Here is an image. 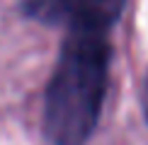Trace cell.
I'll return each instance as SVG.
<instances>
[{
  "instance_id": "obj_1",
  "label": "cell",
  "mask_w": 148,
  "mask_h": 145,
  "mask_svg": "<svg viewBox=\"0 0 148 145\" xmlns=\"http://www.w3.org/2000/svg\"><path fill=\"white\" fill-rule=\"evenodd\" d=\"M107 36L66 34L44 97V133L51 145H85L102 114L109 77Z\"/></svg>"
},
{
  "instance_id": "obj_2",
  "label": "cell",
  "mask_w": 148,
  "mask_h": 145,
  "mask_svg": "<svg viewBox=\"0 0 148 145\" xmlns=\"http://www.w3.org/2000/svg\"><path fill=\"white\" fill-rule=\"evenodd\" d=\"M124 5L126 0H22V12L49 27H66L68 34L107 36Z\"/></svg>"
}]
</instances>
